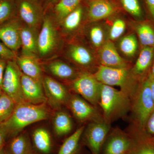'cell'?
Masks as SVG:
<instances>
[{"label": "cell", "instance_id": "74e56055", "mask_svg": "<svg viewBox=\"0 0 154 154\" xmlns=\"http://www.w3.org/2000/svg\"><path fill=\"white\" fill-rule=\"evenodd\" d=\"M145 126L149 133L154 134V111L149 117Z\"/></svg>", "mask_w": 154, "mask_h": 154}, {"label": "cell", "instance_id": "4316f807", "mask_svg": "<svg viewBox=\"0 0 154 154\" xmlns=\"http://www.w3.org/2000/svg\"><path fill=\"white\" fill-rule=\"evenodd\" d=\"M153 54V47H145L142 49L134 67L135 74H141L145 71L151 63Z\"/></svg>", "mask_w": 154, "mask_h": 154}, {"label": "cell", "instance_id": "7bdbcfd3", "mask_svg": "<svg viewBox=\"0 0 154 154\" xmlns=\"http://www.w3.org/2000/svg\"><path fill=\"white\" fill-rule=\"evenodd\" d=\"M152 76L154 78V63L152 69Z\"/></svg>", "mask_w": 154, "mask_h": 154}, {"label": "cell", "instance_id": "9a60e30c", "mask_svg": "<svg viewBox=\"0 0 154 154\" xmlns=\"http://www.w3.org/2000/svg\"><path fill=\"white\" fill-rule=\"evenodd\" d=\"M16 61L24 74L42 82L43 70L38 57L21 54L17 55Z\"/></svg>", "mask_w": 154, "mask_h": 154}, {"label": "cell", "instance_id": "6da1fadb", "mask_svg": "<svg viewBox=\"0 0 154 154\" xmlns=\"http://www.w3.org/2000/svg\"><path fill=\"white\" fill-rule=\"evenodd\" d=\"M52 111L47 103L34 105L26 102L16 104L8 119L1 125L5 130L8 138L16 136L28 125L46 120L50 117Z\"/></svg>", "mask_w": 154, "mask_h": 154}, {"label": "cell", "instance_id": "b9f144b4", "mask_svg": "<svg viewBox=\"0 0 154 154\" xmlns=\"http://www.w3.org/2000/svg\"><path fill=\"white\" fill-rule=\"evenodd\" d=\"M149 81L150 88L152 96L154 101V78L151 76L149 78Z\"/></svg>", "mask_w": 154, "mask_h": 154}, {"label": "cell", "instance_id": "d590c367", "mask_svg": "<svg viewBox=\"0 0 154 154\" xmlns=\"http://www.w3.org/2000/svg\"><path fill=\"white\" fill-rule=\"evenodd\" d=\"M129 154H154V147L149 145H146L135 149L133 148Z\"/></svg>", "mask_w": 154, "mask_h": 154}, {"label": "cell", "instance_id": "d6986e66", "mask_svg": "<svg viewBox=\"0 0 154 154\" xmlns=\"http://www.w3.org/2000/svg\"><path fill=\"white\" fill-rule=\"evenodd\" d=\"M131 138L124 134H115L107 141L105 154H129L133 146Z\"/></svg>", "mask_w": 154, "mask_h": 154}, {"label": "cell", "instance_id": "ac0fdd59", "mask_svg": "<svg viewBox=\"0 0 154 154\" xmlns=\"http://www.w3.org/2000/svg\"><path fill=\"white\" fill-rule=\"evenodd\" d=\"M99 57L102 65L113 68H127V65L117 52L111 41L105 42L99 51Z\"/></svg>", "mask_w": 154, "mask_h": 154}, {"label": "cell", "instance_id": "ba28073f", "mask_svg": "<svg viewBox=\"0 0 154 154\" xmlns=\"http://www.w3.org/2000/svg\"><path fill=\"white\" fill-rule=\"evenodd\" d=\"M109 130V124L104 120L92 122L83 132V143L88 146L92 154H100Z\"/></svg>", "mask_w": 154, "mask_h": 154}, {"label": "cell", "instance_id": "7a4b0ae2", "mask_svg": "<svg viewBox=\"0 0 154 154\" xmlns=\"http://www.w3.org/2000/svg\"><path fill=\"white\" fill-rule=\"evenodd\" d=\"M130 96L124 91L101 84L98 104L103 112L104 121L109 124L125 115L131 109Z\"/></svg>", "mask_w": 154, "mask_h": 154}, {"label": "cell", "instance_id": "8d00e7d4", "mask_svg": "<svg viewBox=\"0 0 154 154\" xmlns=\"http://www.w3.org/2000/svg\"><path fill=\"white\" fill-rule=\"evenodd\" d=\"M8 138V135L5 130L3 127L0 126V152L2 151L7 143L6 140Z\"/></svg>", "mask_w": 154, "mask_h": 154}, {"label": "cell", "instance_id": "9c48e42d", "mask_svg": "<svg viewBox=\"0 0 154 154\" xmlns=\"http://www.w3.org/2000/svg\"><path fill=\"white\" fill-rule=\"evenodd\" d=\"M94 75L99 83L111 87L118 86L121 88L122 91L130 95L127 88L129 79L127 69L101 65Z\"/></svg>", "mask_w": 154, "mask_h": 154}, {"label": "cell", "instance_id": "836d02e7", "mask_svg": "<svg viewBox=\"0 0 154 154\" xmlns=\"http://www.w3.org/2000/svg\"><path fill=\"white\" fill-rule=\"evenodd\" d=\"M126 28L125 23L121 19L116 20L110 28L109 37L114 40L119 38L124 33Z\"/></svg>", "mask_w": 154, "mask_h": 154}, {"label": "cell", "instance_id": "3957f363", "mask_svg": "<svg viewBox=\"0 0 154 154\" xmlns=\"http://www.w3.org/2000/svg\"><path fill=\"white\" fill-rule=\"evenodd\" d=\"M57 22L50 11L45 13L39 31L38 57L48 60L57 52L60 43Z\"/></svg>", "mask_w": 154, "mask_h": 154}, {"label": "cell", "instance_id": "484cf974", "mask_svg": "<svg viewBox=\"0 0 154 154\" xmlns=\"http://www.w3.org/2000/svg\"><path fill=\"white\" fill-rule=\"evenodd\" d=\"M83 15V8L80 5L60 23L63 32L71 33L76 30L82 22Z\"/></svg>", "mask_w": 154, "mask_h": 154}, {"label": "cell", "instance_id": "ee69618b", "mask_svg": "<svg viewBox=\"0 0 154 154\" xmlns=\"http://www.w3.org/2000/svg\"><path fill=\"white\" fill-rule=\"evenodd\" d=\"M3 94V91L2 90V88H0V99H1V97L2 96V95Z\"/></svg>", "mask_w": 154, "mask_h": 154}, {"label": "cell", "instance_id": "f35d334b", "mask_svg": "<svg viewBox=\"0 0 154 154\" xmlns=\"http://www.w3.org/2000/svg\"><path fill=\"white\" fill-rule=\"evenodd\" d=\"M8 61L0 59V88H2V85L3 78L5 74Z\"/></svg>", "mask_w": 154, "mask_h": 154}, {"label": "cell", "instance_id": "603a6c76", "mask_svg": "<svg viewBox=\"0 0 154 154\" xmlns=\"http://www.w3.org/2000/svg\"><path fill=\"white\" fill-rule=\"evenodd\" d=\"M85 130V126H82L66 139L56 154H82L80 142Z\"/></svg>", "mask_w": 154, "mask_h": 154}, {"label": "cell", "instance_id": "8992f818", "mask_svg": "<svg viewBox=\"0 0 154 154\" xmlns=\"http://www.w3.org/2000/svg\"><path fill=\"white\" fill-rule=\"evenodd\" d=\"M101 85L94 75L85 72L72 81L71 87L75 94L95 106L99 103Z\"/></svg>", "mask_w": 154, "mask_h": 154}, {"label": "cell", "instance_id": "ab89813d", "mask_svg": "<svg viewBox=\"0 0 154 154\" xmlns=\"http://www.w3.org/2000/svg\"><path fill=\"white\" fill-rule=\"evenodd\" d=\"M45 12L49 11L58 0H41Z\"/></svg>", "mask_w": 154, "mask_h": 154}, {"label": "cell", "instance_id": "2e32d148", "mask_svg": "<svg viewBox=\"0 0 154 154\" xmlns=\"http://www.w3.org/2000/svg\"><path fill=\"white\" fill-rule=\"evenodd\" d=\"M39 31L38 29L22 24L21 30V54L38 57Z\"/></svg>", "mask_w": 154, "mask_h": 154}, {"label": "cell", "instance_id": "83f0119b", "mask_svg": "<svg viewBox=\"0 0 154 154\" xmlns=\"http://www.w3.org/2000/svg\"><path fill=\"white\" fill-rule=\"evenodd\" d=\"M17 17L16 0H0V25Z\"/></svg>", "mask_w": 154, "mask_h": 154}, {"label": "cell", "instance_id": "44dd1931", "mask_svg": "<svg viewBox=\"0 0 154 154\" xmlns=\"http://www.w3.org/2000/svg\"><path fill=\"white\" fill-rule=\"evenodd\" d=\"M66 53L71 60L80 66L87 67L93 62L91 51L82 45L71 44L67 47Z\"/></svg>", "mask_w": 154, "mask_h": 154}, {"label": "cell", "instance_id": "30bf717a", "mask_svg": "<svg viewBox=\"0 0 154 154\" xmlns=\"http://www.w3.org/2000/svg\"><path fill=\"white\" fill-rule=\"evenodd\" d=\"M42 85L47 102L54 109L66 105L70 95L63 85L50 76H44Z\"/></svg>", "mask_w": 154, "mask_h": 154}, {"label": "cell", "instance_id": "4dcf8cb0", "mask_svg": "<svg viewBox=\"0 0 154 154\" xmlns=\"http://www.w3.org/2000/svg\"><path fill=\"white\" fill-rule=\"evenodd\" d=\"M138 36L141 43L146 47H152L154 45V30L148 24H141L137 29Z\"/></svg>", "mask_w": 154, "mask_h": 154}, {"label": "cell", "instance_id": "d6a6232c", "mask_svg": "<svg viewBox=\"0 0 154 154\" xmlns=\"http://www.w3.org/2000/svg\"><path fill=\"white\" fill-rule=\"evenodd\" d=\"M122 4L125 11L135 17H140L142 11L138 0H121Z\"/></svg>", "mask_w": 154, "mask_h": 154}, {"label": "cell", "instance_id": "8fae6325", "mask_svg": "<svg viewBox=\"0 0 154 154\" xmlns=\"http://www.w3.org/2000/svg\"><path fill=\"white\" fill-rule=\"evenodd\" d=\"M23 22L18 17L0 25V41L17 53L21 48V30Z\"/></svg>", "mask_w": 154, "mask_h": 154}, {"label": "cell", "instance_id": "52a82bcc", "mask_svg": "<svg viewBox=\"0 0 154 154\" xmlns=\"http://www.w3.org/2000/svg\"><path fill=\"white\" fill-rule=\"evenodd\" d=\"M21 75L22 72L16 60L8 61L2 89L16 104L25 102L21 86Z\"/></svg>", "mask_w": 154, "mask_h": 154}, {"label": "cell", "instance_id": "1f68e13d", "mask_svg": "<svg viewBox=\"0 0 154 154\" xmlns=\"http://www.w3.org/2000/svg\"><path fill=\"white\" fill-rule=\"evenodd\" d=\"M89 37L95 47H101L104 42V32L99 26H94L90 29Z\"/></svg>", "mask_w": 154, "mask_h": 154}, {"label": "cell", "instance_id": "4fadbf2b", "mask_svg": "<svg viewBox=\"0 0 154 154\" xmlns=\"http://www.w3.org/2000/svg\"><path fill=\"white\" fill-rule=\"evenodd\" d=\"M21 86L25 102L34 105L47 103L42 82L26 75L22 72Z\"/></svg>", "mask_w": 154, "mask_h": 154}, {"label": "cell", "instance_id": "d4e9b609", "mask_svg": "<svg viewBox=\"0 0 154 154\" xmlns=\"http://www.w3.org/2000/svg\"><path fill=\"white\" fill-rule=\"evenodd\" d=\"M53 126L55 134L58 137L66 135L72 128L71 117L64 111L57 112L53 119Z\"/></svg>", "mask_w": 154, "mask_h": 154}, {"label": "cell", "instance_id": "5bb4252c", "mask_svg": "<svg viewBox=\"0 0 154 154\" xmlns=\"http://www.w3.org/2000/svg\"><path fill=\"white\" fill-rule=\"evenodd\" d=\"M42 65L43 71L53 78L62 81H73L79 75L68 63L58 59L50 60Z\"/></svg>", "mask_w": 154, "mask_h": 154}, {"label": "cell", "instance_id": "ffe728a7", "mask_svg": "<svg viewBox=\"0 0 154 154\" xmlns=\"http://www.w3.org/2000/svg\"><path fill=\"white\" fill-rule=\"evenodd\" d=\"M31 143L36 154H52L54 146L49 131L43 128H38L33 131Z\"/></svg>", "mask_w": 154, "mask_h": 154}, {"label": "cell", "instance_id": "7402d4cb", "mask_svg": "<svg viewBox=\"0 0 154 154\" xmlns=\"http://www.w3.org/2000/svg\"><path fill=\"white\" fill-rule=\"evenodd\" d=\"M114 12V7L107 0H93L89 5L88 17L92 21L105 19Z\"/></svg>", "mask_w": 154, "mask_h": 154}, {"label": "cell", "instance_id": "f546056e", "mask_svg": "<svg viewBox=\"0 0 154 154\" xmlns=\"http://www.w3.org/2000/svg\"><path fill=\"white\" fill-rule=\"evenodd\" d=\"M121 52L127 57H132L135 54L138 48L137 39L134 34H129L122 38L119 42Z\"/></svg>", "mask_w": 154, "mask_h": 154}, {"label": "cell", "instance_id": "60d3db41", "mask_svg": "<svg viewBox=\"0 0 154 154\" xmlns=\"http://www.w3.org/2000/svg\"><path fill=\"white\" fill-rule=\"evenodd\" d=\"M151 14L154 18V0H146Z\"/></svg>", "mask_w": 154, "mask_h": 154}, {"label": "cell", "instance_id": "cb8c5ba5", "mask_svg": "<svg viewBox=\"0 0 154 154\" xmlns=\"http://www.w3.org/2000/svg\"><path fill=\"white\" fill-rule=\"evenodd\" d=\"M82 0H58L50 12L59 24L66 17L80 5Z\"/></svg>", "mask_w": 154, "mask_h": 154}, {"label": "cell", "instance_id": "5b68a950", "mask_svg": "<svg viewBox=\"0 0 154 154\" xmlns=\"http://www.w3.org/2000/svg\"><path fill=\"white\" fill-rule=\"evenodd\" d=\"M135 118L141 127L145 126L149 117L154 111V101L152 97L149 79L145 81L131 104Z\"/></svg>", "mask_w": 154, "mask_h": 154}, {"label": "cell", "instance_id": "e575fe53", "mask_svg": "<svg viewBox=\"0 0 154 154\" xmlns=\"http://www.w3.org/2000/svg\"><path fill=\"white\" fill-rule=\"evenodd\" d=\"M17 53L11 50L0 41V59L6 61L16 60Z\"/></svg>", "mask_w": 154, "mask_h": 154}, {"label": "cell", "instance_id": "7c38bea8", "mask_svg": "<svg viewBox=\"0 0 154 154\" xmlns=\"http://www.w3.org/2000/svg\"><path fill=\"white\" fill-rule=\"evenodd\" d=\"M66 106L71 110L75 118L80 122L102 120L95 106L79 96L70 95Z\"/></svg>", "mask_w": 154, "mask_h": 154}, {"label": "cell", "instance_id": "f6af8a7d", "mask_svg": "<svg viewBox=\"0 0 154 154\" xmlns=\"http://www.w3.org/2000/svg\"><path fill=\"white\" fill-rule=\"evenodd\" d=\"M0 154H6L5 152L4 149H3L2 151L0 152Z\"/></svg>", "mask_w": 154, "mask_h": 154}, {"label": "cell", "instance_id": "277c9868", "mask_svg": "<svg viewBox=\"0 0 154 154\" xmlns=\"http://www.w3.org/2000/svg\"><path fill=\"white\" fill-rule=\"evenodd\" d=\"M17 16L25 25L39 30L45 11L41 0H16Z\"/></svg>", "mask_w": 154, "mask_h": 154}, {"label": "cell", "instance_id": "f1b7e54d", "mask_svg": "<svg viewBox=\"0 0 154 154\" xmlns=\"http://www.w3.org/2000/svg\"><path fill=\"white\" fill-rule=\"evenodd\" d=\"M16 104L11 97L3 92L0 99V125L11 116Z\"/></svg>", "mask_w": 154, "mask_h": 154}, {"label": "cell", "instance_id": "e0dca14e", "mask_svg": "<svg viewBox=\"0 0 154 154\" xmlns=\"http://www.w3.org/2000/svg\"><path fill=\"white\" fill-rule=\"evenodd\" d=\"M4 149L6 154H36L30 137L25 132L10 138Z\"/></svg>", "mask_w": 154, "mask_h": 154}]
</instances>
